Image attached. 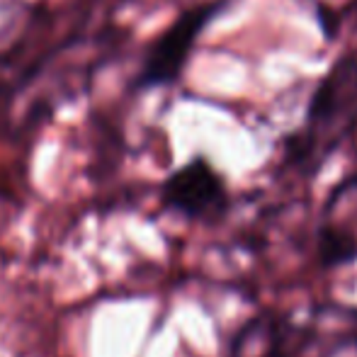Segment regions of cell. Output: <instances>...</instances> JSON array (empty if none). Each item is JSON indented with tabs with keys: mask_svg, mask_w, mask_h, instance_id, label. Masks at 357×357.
<instances>
[{
	"mask_svg": "<svg viewBox=\"0 0 357 357\" xmlns=\"http://www.w3.org/2000/svg\"><path fill=\"white\" fill-rule=\"evenodd\" d=\"M319 331L282 314H260L236 333L229 357H311Z\"/></svg>",
	"mask_w": 357,
	"mask_h": 357,
	"instance_id": "277c9868",
	"label": "cell"
},
{
	"mask_svg": "<svg viewBox=\"0 0 357 357\" xmlns=\"http://www.w3.org/2000/svg\"><path fill=\"white\" fill-rule=\"evenodd\" d=\"M160 204L190 221L214 224L231 207L226 178L204 155H195L168 175L160 185Z\"/></svg>",
	"mask_w": 357,
	"mask_h": 357,
	"instance_id": "3957f363",
	"label": "cell"
},
{
	"mask_svg": "<svg viewBox=\"0 0 357 357\" xmlns=\"http://www.w3.org/2000/svg\"><path fill=\"white\" fill-rule=\"evenodd\" d=\"M348 343L357 350V309H348Z\"/></svg>",
	"mask_w": 357,
	"mask_h": 357,
	"instance_id": "8992f818",
	"label": "cell"
},
{
	"mask_svg": "<svg viewBox=\"0 0 357 357\" xmlns=\"http://www.w3.org/2000/svg\"><path fill=\"white\" fill-rule=\"evenodd\" d=\"M316 255H319V265L324 270L357 263V234L331 216H326L319 234H316Z\"/></svg>",
	"mask_w": 357,
	"mask_h": 357,
	"instance_id": "5b68a950",
	"label": "cell"
},
{
	"mask_svg": "<svg viewBox=\"0 0 357 357\" xmlns=\"http://www.w3.org/2000/svg\"><path fill=\"white\" fill-rule=\"evenodd\" d=\"M357 127V49L340 54L321 75L304 122L282 139V163L299 175H316Z\"/></svg>",
	"mask_w": 357,
	"mask_h": 357,
	"instance_id": "6da1fadb",
	"label": "cell"
},
{
	"mask_svg": "<svg viewBox=\"0 0 357 357\" xmlns=\"http://www.w3.org/2000/svg\"><path fill=\"white\" fill-rule=\"evenodd\" d=\"M226 5L229 0H207L183 10L146 49L142 68L134 78V88L153 90L178 83L197 47V39Z\"/></svg>",
	"mask_w": 357,
	"mask_h": 357,
	"instance_id": "7a4b0ae2",
	"label": "cell"
}]
</instances>
